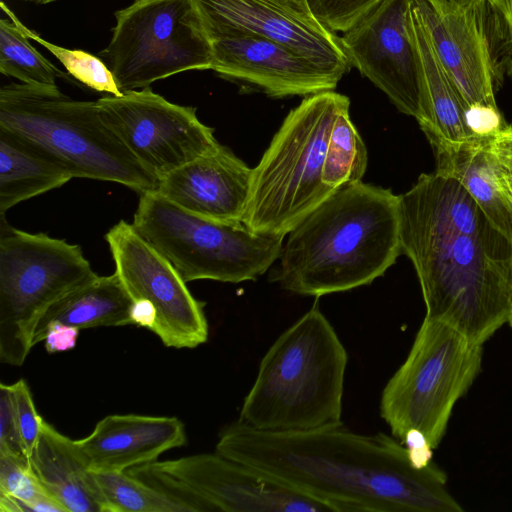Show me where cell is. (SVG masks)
Instances as JSON below:
<instances>
[{
    "instance_id": "6da1fadb",
    "label": "cell",
    "mask_w": 512,
    "mask_h": 512,
    "mask_svg": "<svg viewBox=\"0 0 512 512\" xmlns=\"http://www.w3.org/2000/svg\"><path fill=\"white\" fill-rule=\"evenodd\" d=\"M215 451L253 466L327 504L333 512H463L432 462L418 467L392 435L337 425L268 432L238 420L219 433Z\"/></svg>"
},
{
    "instance_id": "7a4b0ae2",
    "label": "cell",
    "mask_w": 512,
    "mask_h": 512,
    "mask_svg": "<svg viewBox=\"0 0 512 512\" xmlns=\"http://www.w3.org/2000/svg\"><path fill=\"white\" fill-rule=\"evenodd\" d=\"M401 253L412 262L425 317L484 345L512 305V242L464 186L438 172L421 174L399 195Z\"/></svg>"
},
{
    "instance_id": "3957f363",
    "label": "cell",
    "mask_w": 512,
    "mask_h": 512,
    "mask_svg": "<svg viewBox=\"0 0 512 512\" xmlns=\"http://www.w3.org/2000/svg\"><path fill=\"white\" fill-rule=\"evenodd\" d=\"M401 254L399 195L362 181L334 191L293 230L272 281L323 296L371 284Z\"/></svg>"
},
{
    "instance_id": "277c9868",
    "label": "cell",
    "mask_w": 512,
    "mask_h": 512,
    "mask_svg": "<svg viewBox=\"0 0 512 512\" xmlns=\"http://www.w3.org/2000/svg\"><path fill=\"white\" fill-rule=\"evenodd\" d=\"M348 354L314 305L262 357L238 421L268 432L341 425Z\"/></svg>"
},
{
    "instance_id": "5b68a950",
    "label": "cell",
    "mask_w": 512,
    "mask_h": 512,
    "mask_svg": "<svg viewBox=\"0 0 512 512\" xmlns=\"http://www.w3.org/2000/svg\"><path fill=\"white\" fill-rule=\"evenodd\" d=\"M0 128L33 144L73 178L116 182L139 195L158 189L159 180L104 122L97 101L73 99L57 85L2 86Z\"/></svg>"
},
{
    "instance_id": "8992f818",
    "label": "cell",
    "mask_w": 512,
    "mask_h": 512,
    "mask_svg": "<svg viewBox=\"0 0 512 512\" xmlns=\"http://www.w3.org/2000/svg\"><path fill=\"white\" fill-rule=\"evenodd\" d=\"M346 105L349 98L331 90L305 97L287 114L252 169L247 228L286 236L334 192L322 170L332 125Z\"/></svg>"
},
{
    "instance_id": "52a82bcc",
    "label": "cell",
    "mask_w": 512,
    "mask_h": 512,
    "mask_svg": "<svg viewBox=\"0 0 512 512\" xmlns=\"http://www.w3.org/2000/svg\"><path fill=\"white\" fill-rule=\"evenodd\" d=\"M482 361L483 345L424 317L405 361L381 394L380 414L391 435L401 444L421 437L436 449L454 406L481 372Z\"/></svg>"
},
{
    "instance_id": "ba28073f",
    "label": "cell",
    "mask_w": 512,
    "mask_h": 512,
    "mask_svg": "<svg viewBox=\"0 0 512 512\" xmlns=\"http://www.w3.org/2000/svg\"><path fill=\"white\" fill-rule=\"evenodd\" d=\"M132 224L185 282L255 280L279 259L285 237L196 215L156 191L140 194Z\"/></svg>"
},
{
    "instance_id": "9c48e42d",
    "label": "cell",
    "mask_w": 512,
    "mask_h": 512,
    "mask_svg": "<svg viewBox=\"0 0 512 512\" xmlns=\"http://www.w3.org/2000/svg\"><path fill=\"white\" fill-rule=\"evenodd\" d=\"M97 276L79 245L16 229L1 216V362L21 366L48 308Z\"/></svg>"
},
{
    "instance_id": "30bf717a",
    "label": "cell",
    "mask_w": 512,
    "mask_h": 512,
    "mask_svg": "<svg viewBox=\"0 0 512 512\" xmlns=\"http://www.w3.org/2000/svg\"><path fill=\"white\" fill-rule=\"evenodd\" d=\"M115 18L99 57L122 93L182 72L211 69V43L193 0H134Z\"/></svg>"
},
{
    "instance_id": "8fae6325",
    "label": "cell",
    "mask_w": 512,
    "mask_h": 512,
    "mask_svg": "<svg viewBox=\"0 0 512 512\" xmlns=\"http://www.w3.org/2000/svg\"><path fill=\"white\" fill-rule=\"evenodd\" d=\"M127 472L187 512H333L322 501L216 451L156 460Z\"/></svg>"
},
{
    "instance_id": "7c38bea8",
    "label": "cell",
    "mask_w": 512,
    "mask_h": 512,
    "mask_svg": "<svg viewBox=\"0 0 512 512\" xmlns=\"http://www.w3.org/2000/svg\"><path fill=\"white\" fill-rule=\"evenodd\" d=\"M432 46L467 106H497L495 93L512 72V45L492 3L413 0Z\"/></svg>"
},
{
    "instance_id": "4fadbf2b",
    "label": "cell",
    "mask_w": 512,
    "mask_h": 512,
    "mask_svg": "<svg viewBox=\"0 0 512 512\" xmlns=\"http://www.w3.org/2000/svg\"><path fill=\"white\" fill-rule=\"evenodd\" d=\"M96 101L104 122L158 180L220 144L195 107L172 103L150 87Z\"/></svg>"
},
{
    "instance_id": "5bb4252c",
    "label": "cell",
    "mask_w": 512,
    "mask_h": 512,
    "mask_svg": "<svg viewBox=\"0 0 512 512\" xmlns=\"http://www.w3.org/2000/svg\"><path fill=\"white\" fill-rule=\"evenodd\" d=\"M115 273L132 300L156 309L152 330L166 347L195 348L208 339L204 303L187 288L174 266L134 228L120 220L105 235Z\"/></svg>"
},
{
    "instance_id": "9a60e30c",
    "label": "cell",
    "mask_w": 512,
    "mask_h": 512,
    "mask_svg": "<svg viewBox=\"0 0 512 512\" xmlns=\"http://www.w3.org/2000/svg\"><path fill=\"white\" fill-rule=\"evenodd\" d=\"M412 0H383L342 33L340 42L350 62L396 106L427 122L419 58L413 39Z\"/></svg>"
},
{
    "instance_id": "2e32d148",
    "label": "cell",
    "mask_w": 512,
    "mask_h": 512,
    "mask_svg": "<svg viewBox=\"0 0 512 512\" xmlns=\"http://www.w3.org/2000/svg\"><path fill=\"white\" fill-rule=\"evenodd\" d=\"M208 38L211 70L245 91L272 98L307 97L334 90L341 80L288 46L259 35L227 31Z\"/></svg>"
},
{
    "instance_id": "e0dca14e",
    "label": "cell",
    "mask_w": 512,
    "mask_h": 512,
    "mask_svg": "<svg viewBox=\"0 0 512 512\" xmlns=\"http://www.w3.org/2000/svg\"><path fill=\"white\" fill-rule=\"evenodd\" d=\"M207 36L238 31L279 42L343 77L350 62L340 37L277 0H193Z\"/></svg>"
},
{
    "instance_id": "ac0fdd59",
    "label": "cell",
    "mask_w": 512,
    "mask_h": 512,
    "mask_svg": "<svg viewBox=\"0 0 512 512\" xmlns=\"http://www.w3.org/2000/svg\"><path fill=\"white\" fill-rule=\"evenodd\" d=\"M251 178L252 169L228 147L219 144L161 178L156 192L196 215L241 224Z\"/></svg>"
},
{
    "instance_id": "d6986e66",
    "label": "cell",
    "mask_w": 512,
    "mask_h": 512,
    "mask_svg": "<svg viewBox=\"0 0 512 512\" xmlns=\"http://www.w3.org/2000/svg\"><path fill=\"white\" fill-rule=\"evenodd\" d=\"M76 443L93 472H118L154 462L162 453L185 445L186 432L176 417L113 414Z\"/></svg>"
},
{
    "instance_id": "ffe728a7",
    "label": "cell",
    "mask_w": 512,
    "mask_h": 512,
    "mask_svg": "<svg viewBox=\"0 0 512 512\" xmlns=\"http://www.w3.org/2000/svg\"><path fill=\"white\" fill-rule=\"evenodd\" d=\"M29 461L41 484L67 512H108L95 474L76 440L44 419Z\"/></svg>"
},
{
    "instance_id": "44dd1931",
    "label": "cell",
    "mask_w": 512,
    "mask_h": 512,
    "mask_svg": "<svg viewBox=\"0 0 512 512\" xmlns=\"http://www.w3.org/2000/svg\"><path fill=\"white\" fill-rule=\"evenodd\" d=\"M436 159V172L460 182L491 224L512 242V200L486 147V138L452 143L427 139Z\"/></svg>"
},
{
    "instance_id": "7402d4cb",
    "label": "cell",
    "mask_w": 512,
    "mask_h": 512,
    "mask_svg": "<svg viewBox=\"0 0 512 512\" xmlns=\"http://www.w3.org/2000/svg\"><path fill=\"white\" fill-rule=\"evenodd\" d=\"M410 26L415 42L427 112V122L420 126L426 138L464 142L477 138L466 123L468 108L442 66L412 0Z\"/></svg>"
},
{
    "instance_id": "603a6c76",
    "label": "cell",
    "mask_w": 512,
    "mask_h": 512,
    "mask_svg": "<svg viewBox=\"0 0 512 512\" xmlns=\"http://www.w3.org/2000/svg\"><path fill=\"white\" fill-rule=\"evenodd\" d=\"M73 179L55 160L22 137L0 128V215L22 201Z\"/></svg>"
},
{
    "instance_id": "cb8c5ba5",
    "label": "cell",
    "mask_w": 512,
    "mask_h": 512,
    "mask_svg": "<svg viewBox=\"0 0 512 512\" xmlns=\"http://www.w3.org/2000/svg\"><path fill=\"white\" fill-rule=\"evenodd\" d=\"M132 304V298L115 272L108 276L98 275L48 308L34 330L33 346L35 339L51 321L80 330L133 325L130 317Z\"/></svg>"
},
{
    "instance_id": "d4e9b609",
    "label": "cell",
    "mask_w": 512,
    "mask_h": 512,
    "mask_svg": "<svg viewBox=\"0 0 512 512\" xmlns=\"http://www.w3.org/2000/svg\"><path fill=\"white\" fill-rule=\"evenodd\" d=\"M349 107L337 114L325 152L322 179L334 191L362 181L368 163L366 146L350 119Z\"/></svg>"
},
{
    "instance_id": "484cf974",
    "label": "cell",
    "mask_w": 512,
    "mask_h": 512,
    "mask_svg": "<svg viewBox=\"0 0 512 512\" xmlns=\"http://www.w3.org/2000/svg\"><path fill=\"white\" fill-rule=\"evenodd\" d=\"M0 72L30 85H56L57 79H68L10 18L0 19Z\"/></svg>"
},
{
    "instance_id": "4316f807",
    "label": "cell",
    "mask_w": 512,
    "mask_h": 512,
    "mask_svg": "<svg viewBox=\"0 0 512 512\" xmlns=\"http://www.w3.org/2000/svg\"><path fill=\"white\" fill-rule=\"evenodd\" d=\"M1 512H67L41 484L28 457L0 454Z\"/></svg>"
},
{
    "instance_id": "83f0119b",
    "label": "cell",
    "mask_w": 512,
    "mask_h": 512,
    "mask_svg": "<svg viewBox=\"0 0 512 512\" xmlns=\"http://www.w3.org/2000/svg\"><path fill=\"white\" fill-rule=\"evenodd\" d=\"M94 474L108 512H187L177 501L127 471Z\"/></svg>"
},
{
    "instance_id": "f1b7e54d",
    "label": "cell",
    "mask_w": 512,
    "mask_h": 512,
    "mask_svg": "<svg viewBox=\"0 0 512 512\" xmlns=\"http://www.w3.org/2000/svg\"><path fill=\"white\" fill-rule=\"evenodd\" d=\"M0 6L8 18L15 22L30 40L39 43L50 51L73 78L97 92L112 96H121L123 94L111 70L100 57L83 50L69 49L48 42L37 32L25 26L5 2L1 1Z\"/></svg>"
},
{
    "instance_id": "f546056e",
    "label": "cell",
    "mask_w": 512,
    "mask_h": 512,
    "mask_svg": "<svg viewBox=\"0 0 512 512\" xmlns=\"http://www.w3.org/2000/svg\"><path fill=\"white\" fill-rule=\"evenodd\" d=\"M383 0H308L313 16L333 32L344 33Z\"/></svg>"
},
{
    "instance_id": "4dcf8cb0",
    "label": "cell",
    "mask_w": 512,
    "mask_h": 512,
    "mask_svg": "<svg viewBox=\"0 0 512 512\" xmlns=\"http://www.w3.org/2000/svg\"><path fill=\"white\" fill-rule=\"evenodd\" d=\"M15 421L28 458L36 444L43 418L38 414L31 390L25 379L9 385Z\"/></svg>"
},
{
    "instance_id": "1f68e13d",
    "label": "cell",
    "mask_w": 512,
    "mask_h": 512,
    "mask_svg": "<svg viewBox=\"0 0 512 512\" xmlns=\"http://www.w3.org/2000/svg\"><path fill=\"white\" fill-rule=\"evenodd\" d=\"M486 147L505 191L512 200V124L486 138Z\"/></svg>"
},
{
    "instance_id": "d6a6232c",
    "label": "cell",
    "mask_w": 512,
    "mask_h": 512,
    "mask_svg": "<svg viewBox=\"0 0 512 512\" xmlns=\"http://www.w3.org/2000/svg\"><path fill=\"white\" fill-rule=\"evenodd\" d=\"M0 454L28 457L15 421L9 385L0 384Z\"/></svg>"
},
{
    "instance_id": "836d02e7",
    "label": "cell",
    "mask_w": 512,
    "mask_h": 512,
    "mask_svg": "<svg viewBox=\"0 0 512 512\" xmlns=\"http://www.w3.org/2000/svg\"><path fill=\"white\" fill-rule=\"evenodd\" d=\"M465 117L468 128L477 138L493 137L506 125L498 106L471 105Z\"/></svg>"
},
{
    "instance_id": "e575fe53",
    "label": "cell",
    "mask_w": 512,
    "mask_h": 512,
    "mask_svg": "<svg viewBox=\"0 0 512 512\" xmlns=\"http://www.w3.org/2000/svg\"><path fill=\"white\" fill-rule=\"evenodd\" d=\"M79 331L77 327L51 321L35 339L34 345L44 341L45 349L50 354L72 350L76 346Z\"/></svg>"
},
{
    "instance_id": "d590c367",
    "label": "cell",
    "mask_w": 512,
    "mask_h": 512,
    "mask_svg": "<svg viewBox=\"0 0 512 512\" xmlns=\"http://www.w3.org/2000/svg\"><path fill=\"white\" fill-rule=\"evenodd\" d=\"M130 317L134 325L152 331L157 320V312L150 301L138 299L133 301Z\"/></svg>"
},
{
    "instance_id": "8d00e7d4",
    "label": "cell",
    "mask_w": 512,
    "mask_h": 512,
    "mask_svg": "<svg viewBox=\"0 0 512 512\" xmlns=\"http://www.w3.org/2000/svg\"><path fill=\"white\" fill-rule=\"evenodd\" d=\"M288 7L305 14L310 17H314L310 11L308 0H277ZM315 18V17H314Z\"/></svg>"
},
{
    "instance_id": "74e56055",
    "label": "cell",
    "mask_w": 512,
    "mask_h": 512,
    "mask_svg": "<svg viewBox=\"0 0 512 512\" xmlns=\"http://www.w3.org/2000/svg\"><path fill=\"white\" fill-rule=\"evenodd\" d=\"M453 2L461 3V4H468V3H475V2H481V1H488L495 5L504 15V18L506 16V3L505 0H450Z\"/></svg>"
},
{
    "instance_id": "f35d334b",
    "label": "cell",
    "mask_w": 512,
    "mask_h": 512,
    "mask_svg": "<svg viewBox=\"0 0 512 512\" xmlns=\"http://www.w3.org/2000/svg\"><path fill=\"white\" fill-rule=\"evenodd\" d=\"M505 3H506V10H507L505 20L507 23L510 42L512 45V0H505Z\"/></svg>"
},
{
    "instance_id": "ab89813d",
    "label": "cell",
    "mask_w": 512,
    "mask_h": 512,
    "mask_svg": "<svg viewBox=\"0 0 512 512\" xmlns=\"http://www.w3.org/2000/svg\"><path fill=\"white\" fill-rule=\"evenodd\" d=\"M26 1H31V2H34L37 4H48V3H52V2H55L58 0H26Z\"/></svg>"
},
{
    "instance_id": "60d3db41",
    "label": "cell",
    "mask_w": 512,
    "mask_h": 512,
    "mask_svg": "<svg viewBox=\"0 0 512 512\" xmlns=\"http://www.w3.org/2000/svg\"><path fill=\"white\" fill-rule=\"evenodd\" d=\"M507 323L509 324L510 328L512 329V305H511V310H510V314H509Z\"/></svg>"
}]
</instances>
